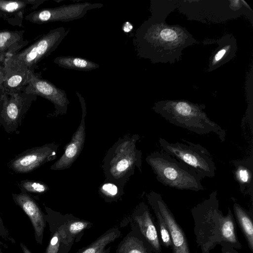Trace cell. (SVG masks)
I'll return each mask as SVG.
<instances>
[{
  "label": "cell",
  "instance_id": "6da1fadb",
  "mask_svg": "<svg viewBox=\"0 0 253 253\" xmlns=\"http://www.w3.org/2000/svg\"><path fill=\"white\" fill-rule=\"evenodd\" d=\"M191 35L184 29L169 26L154 15L137 30L134 39L137 55L148 58L153 62L170 59L174 52L181 51L183 47L194 42Z\"/></svg>",
  "mask_w": 253,
  "mask_h": 253
},
{
  "label": "cell",
  "instance_id": "7a4b0ae2",
  "mask_svg": "<svg viewBox=\"0 0 253 253\" xmlns=\"http://www.w3.org/2000/svg\"><path fill=\"white\" fill-rule=\"evenodd\" d=\"M203 105L184 100H164L153 107L170 124L198 134L214 133L221 142L226 139V130L211 121L203 110Z\"/></svg>",
  "mask_w": 253,
  "mask_h": 253
},
{
  "label": "cell",
  "instance_id": "3957f363",
  "mask_svg": "<svg viewBox=\"0 0 253 253\" xmlns=\"http://www.w3.org/2000/svg\"><path fill=\"white\" fill-rule=\"evenodd\" d=\"M146 162L151 167L157 180L178 190L196 192L204 189L203 179L186 165L163 151H156L147 156Z\"/></svg>",
  "mask_w": 253,
  "mask_h": 253
},
{
  "label": "cell",
  "instance_id": "277c9868",
  "mask_svg": "<svg viewBox=\"0 0 253 253\" xmlns=\"http://www.w3.org/2000/svg\"><path fill=\"white\" fill-rule=\"evenodd\" d=\"M139 138L137 134L125 136L109 150L103 168L105 175L110 181L123 185L134 173L136 167L141 171L142 153L136 147Z\"/></svg>",
  "mask_w": 253,
  "mask_h": 253
},
{
  "label": "cell",
  "instance_id": "5b68a950",
  "mask_svg": "<svg viewBox=\"0 0 253 253\" xmlns=\"http://www.w3.org/2000/svg\"><path fill=\"white\" fill-rule=\"evenodd\" d=\"M217 195V192L213 191L208 199L191 210L194 222V232L202 253H210L216 245H222L220 221L223 213L219 209Z\"/></svg>",
  "mask_w": 253,
  "mask_h": 253
},
{
  "label": "cell",
  "instance_id": "8992f818",
  "mask_svg": "<svg viewBox=\"0 0 253 253\" xmlns=\"http://www.w3.org/2000/svg\"><path fill=\"white\" fill-rule=\"evenodd\" d=\"M69 31L63 27L50 30L26 48L5 58V69L35 72L38 64L57 48Z\"/></svg>",
  "mask_w": 253,
  "mask_h": 253
},
{
  "label": "cell",
  "instance_id": "52a82bcc",
  "mask_svg": "<svg viewBox=\"0 0 253 253\" xmlns=\"http://www.w3.org/2000/svg\"><path fill=\"white\" fill-rule=\"evenodd\" d=\"M181 140L184 143H172L160 137L159 142L162 151L186 165L202 179L214 177L216 167L210 152L200 144Z\"/></svg>",
  "mask_w": 253,
  "mask_h": 253
},
{
  "label": "cell",
  "instance_id": "ba28073f",
  "mask_svg": "<svg viewBox=\"0 0 253 253\" xmlns=\"http://www.w3.org/2000/svg\"><path fill=\"white\" fill-rule=\"evenodd\" d=\"M37 96L22 91L7 92L0 88V126L8 133H18L23 119Z\"/></svg>",
  "mask_w": 253,
  "mask_h": 253
},
{
  "label": "cell",
  "instance_id": "9c48e42d",
  "mask_svg": "<svg viewBox=\"0 0 253 253\" xmlns=\"http://www.w3.org/2000/svg\"><path fill=\"white\" fill-rule=\"evenodd\" d=\"M102 3L88 2L63 5L32 11L25 16L27 21L37 24L56 21H70L84 17L88 10L99 8Z\"/></svg>",
  "mask_w": 253,
  "mask_h": 253
},
{
  "label": "cell",
  "instance_id": "30bf717a",
  "mask_svg": "<svg viewBox=\"0 0 253 253\" xmlns=\"http://www.w3.org/2000/svg\"><path fill=\"white\" fill-rule=\"evenodd\" d=\"M57 147L53 143L27 149L15 156L8 163L15 172H30L56 157Z\"/></svg>",
  "mask_w": 253,
  "mask_h": 253
},
{
  "label": "cell",
  "instance_id": "8fae6325",
  "mask_svg": "<svg viewBox=\"0 0 253 253\" xmlns=\"http://www.w3.org/2000/svg\"><path fill=\"white\" fill-rule=\"evenodd\" d=\"M148 203L155 207L165 220L169 232L172 253H190L186 236L160 194L151 191L147 196Z\"/></svg>",
  "mask_w": 253,
  "mask_h": 253
},
{
  "label": "cell",
  "instance_id": "7c38bea8",
  "mask_svg": "<svg viewBox=\"0 0 253 253\" xmlns=\"http://www.w3.org/2000/svg\"><path fill=\"white\" fill-rule=\"evenodd\" d=\"M22 91L40 96L50 101L54 105L56 114L66 113L69 101L66 92L35 72Z\"/></svg>",
  "mask_w": 253,
  "mask_h": 253
},
{
  "label": "cell",
  "instance_id": "4fadbf2b",
  "mask_svg": "<svg viewBox=\"0 0 253 253\" xmlns=\"http://www.w3.org/2000/svg\"><path fill=\"white\" fill-rule=\"evenodd\" d=\"M82 108V116L80 124L72 136L70 142L65 148L61 157L50 167L52 170H62L69 168L80 154L84 145L85 131V117L86 107L84 100L80 94L77 92Z\"/></svg>",
  "mask_w": 253,
  "mask_h": 253
},
{
  "label": "cell",
  "instance_id": "5bb4252c",
  "mask_svg": "<svg viewBox=\"0 0 253 253\" xmlns=\"http://www.w3.org/2000/svg\"><path fill=\"white\" fill-rule=\"evenodd\" d=\"M132 218L153 252L161 253V247L158 232L148 207L144 203H141L134 210L132 214Z\"/></svg>",
  "mask_w": 253,
  "mask_h": 253
},
{
  "label": "cell",
  "instance_id": "9a60e30c",
  "mask_svg": "<svg viewBox=\"0 0 253 253\" xmlns=\"http://www.w3.org/2000/svg\"><path fill=\"white\" fill-rule=\"evenodd\" d=\"M45 0H0V19L12 26H22L27 7L34 10Z\"/></svg>",
  "mask_w": 253,
  "mask_h": 253
},
{
  "label": "cell",
  "instance_id": "2e32d148",
  "mask_svg": "<svg viewBox=\"0 0 253 253\" xmlns=\"http://www.w3.org/2000/svg\"><path fill=\"white\" fill-rule=\"evenodd\" d=\"M15 203L25 211L31 220L35 235L41 241L45 227L43 214L35 201L25 191L12 194Z\"/></svg>",
  "mask_w": 253,
  "mask_h": 253
},
{
  "label": "cell",
  "instance_id": "e0dca14e",
  "mask_svg": "<svg viewBox=\"0 0 253 253\" xmlns=\"http://www.w3.org/2000/svg\"><path fill=\"white\" fill-rule=\"evenodd\" d=\"M231 163L234 167V178L239 186L240 192L253 195V156L245 159L232 160Z\"/></svg>",
  "mask_w": 253,
  "mask_h": 253
},
{
  "label": "cell",
  "instance_id": "ac0fdd59",
  "mask_svg": "<svg viewBox=\"0 0 253 253\" xmlns=\"http://www.w3.org/2000/svg\"><path fill=\"white\" fill-rule=\"evenodd\" d=\"M24 30H0V57H6L23 49L29 43L24 39Z\"/></svg>",
  "mask_w": 253,
  "mask_h": 253
},
{
  "label": "cell",
  "instance_id": "d6986e66",
  "mask_svg": "<svg viewBox=\"0 0 253 253\" xmlns=\"http://www.w3.org/2000/svg\"><path fill=\"white\" fill-rule=\"evenodd\" d=\"M4 80L0 88L7 92L22 91L29 83L35 72L28 71H12L6 70Z\"/></svg>",
  "mask_w": 253,
  "mask_h": 253
},
{
  "label": "cell",
  "instance_id": "ffe728a7",
  "mask_svg": "<svg viewBox=\"0 0 253 253\" xmlns=\"http://www.w3.org/2000/svg\"><path fill=\"white\" fill-rule=\"evenodd\" d=\"M87 221L77 218H69L60 226L62 236L61 244L63 247H69L74 242L75 238L83 230L91 226Z\"/></svg>",
  "mask_w": 253,
  "mask_h": 253
},
{
  "label": "cell",
  "instance_id": "44dd1931",
  "mask_svg": "<svg viewBox=\"0 0 253 253\" xmlns=\"http://www.w3.org/2000/svg\"><path fill=\"white\" fill-rule=\"evenodd\" d=\"M151 247L146 241L134 235L131 231L119 244L116 253H152Z\"/></svg>",
  "mask_w": 253,
  "mask_h": 253
},
{
  "label": "cell",
  "instance_id": "7402d4cb",
  "mask_svg": "<svg viewBox=\"0 0 253 253\" xmlns=\"http://www.w3.org/2000/svg\"><path fill=\"white\" fill-rule=\"evenodd\" d=\"M53 62L60 67L78 71H89L99 67L98 64L90 60L72 56H58Z\"/></svg>",
  "mask_w": 253,
  "mask_h": 253
},
{
  "label": "cell",
  "instance_id": "603a6c76",
  "mask_svg": "<svg viewBox=\"0 0 253 253\" xmlns=\"http://www.w3.org/2000/svg\"><path fill=\"white\" fill-rule=\"evenodd\" d=\"M233 210L239 226L247 241L250 250L253 252V223L248 211L239 204L234 203Z\"/></svg>",
  "mask_w": 253,
  "mask_h": 253
},
{
  "label": "cell",
  "instance_id": "cb8c5ba5",
  "mask_svg": "<svg viewBox=\"0 0 253 253\" xmlns=\"http://www.w3.org/2000/svg\"><path fill=\"white\" fill-rule=\"evenodd\" d=\"M121 235V231L118 228L110 229L91 244L79 250L76 253H96L114 242Z\"/></svg>",
  "mask_w": 253,
  "mask_h": 253
},
{
  "label": "cell",
  "instance_id": "d4e9b609",
  "mask_svg": "<svg viewBox=\"0 0 253 253\" xmlns=\"http://www.w3.org/2000/svg\"><path fill=\"white\" fill-rule=\"evenodd\" d=\"M151 207L153 210L157 220L158 227L161 240L164 246L167 248L172 246L169 232L165 220L155 207L153 206Z\"/></svg>",
  "mask_w": 253,
  "mask_h": 253
},
{
  "label": "cell",
  "instance_id": "484cf974",
  "mask_svg": "<svg viewBox=\"0 0 253 253\" xmlns=\"http://www.w3.org/2000/svg\"><path fill=\"white\" fill-rule=\"evenodd\" d=\"M20 186L24 191L34 193H42L49 189L44 183L29 180L21 181Z\"/></svg>",
  "mask_w": 253,
  "mask_h": 253
},
{
  "label": "cell",
  "instance_id": "4316f807",
  "mask_svg": "<svg viewBox=\"0 0 253 253\" xmlns=\"http://www.w3.org/2000/svg\"><path fill=\"white\" fill-rule=\"evenodd\" d=\"M62 241L60 226L54 232L46 250V253H57Z\"/></svg>",
  "mask_w": 253,
  "mask_h": 253
},
{
  "label": "cell",
  "instance_id": "83f0119b",
  "mask_svg": "<svg viewBox=\"0 0 253 253\" xmlns=\"http://www.w3.org/2000/svg\"><path fill=\"white\" fill-rule=\"evenodd\" d=\"M101 192L106 197L113 198L118 195L119 190L116 184L113 182H107L102 185Z\"/></svg>",
  "mask_w": 253,
  "mask_h": 253
},
{
  "label": "cell",
  "instance_id": "f1b7e54d",
  "mask_svg": "<svg viewBox=\"0 0 253 253\" xmlns=\"http://www.w3.org/2000/svg\"><path fill=\"white\" fill-rule=\"evenodd\" d=\"M231 46L226 45L221 47L218 51L215 54L212 61V65L214 66L217 64L221 63L222 61L225 60L228 55L229 49Z\"/></svg>",
  "mask_w": 253,
  "mask_h": 253
},
{
  "label": "cell",
  "instance_id": "f546056e",
  "mask_svg": "<svg viewBox=\"0 0 253 253\" xmlns=\"http://www.w3.org/2000/svg\"><path fill=\"white\" fill-rule=\"evenodd\" d=\"M6 73L4 61L0 57V85L5 79Z\"/></svg>",
  "mask_w": 253,
  "mask_h": 253
},
{
  "label": "cell",
  "instance_id": "4dcf8cb0",
  "mask_svg": "<svg viewBox=\"0 0 253 253\" xmlns=\"http://www.w3.org/2000/svg\"><path fill=\"white\" fill-rule=\"evenodd\" d=\"M96 253H111V247L108 248H104L102 250H99Z\"/></svg>",
  "mask_w": 253,
  "mask_h": 253
},
{
  "label": "cell",
  "instance_id": "1f68e13d",
  "mask_svg": "<svg viewBox=\"0 0 253 253\" xmlns=\"http://www.w3.org/2000/svg\"><path fill=\"white\" fill-rule=\"evenodd\" d=\"M21 246L24 251V253H31L24 245L21 244Z\"/></svg>",
  "mask_w": 253,
  "mask_h": 253
},
{
  "label": "cell",
  "instance_id": "d6a6232c",
  "mask_svg": "<svg viewBox=\"0 0 253 253\" xmlns=\"http://www.w3.org/2000/svg\"></svg>",
  "mask_w": 253,
  "mask_h": 253
}]
</instances>
